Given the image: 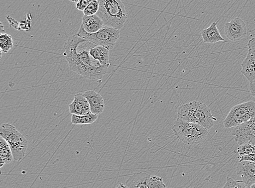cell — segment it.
Masks as SVG:
<instances>
[{"mask_svg":"<svg viewBox=\"0 0 255 188\" xmlns=\"http://www.w3.org/2000/svg\"><path fill=\"white\" fill-rule=\"evenodd\" d=\"M94 44L78 34L70 37L64 44V55L69 63L70 71L78 74L90 80H102L108 72L105 67L94 60L90 51Z\"/></svg>","mask_w":255,"mask_h":188,"instance_id":"cell-1","label":"cell"},{"mask_svg":"<svg viewBox=\"0 0 255 188\" xmlns=\"http://www.w3.org/2000/svg\"><path fill=\"white\" fill-rule=\"evenodd\" d=\"M99 9L97 13L104 25L120 30L128 19L126 6L122 0H98Z\"/></svg>","mask_w":255,"mask_h":188,"instance_id":"cell-3","label":"cell"},{"mask_svg":"<svg viewBox=\"0 0 255 188\" xmlns=\"http://www.w3.org/2000/svg\"><path fill=\"white\" fill-rule=\"evenodd\" d=\"M248 48L255 50V38L251 39L248 42Z\"/></svg>","mask_w":255,"mask_h":188,"instance_id":"cell-28","label":"cell"},{"mask_svg":"<svg viewBox=\"0 0 255 188\" xmlns=\"http://www.w3.org/2000/svg\"><path fill=\"white\" fill-rule=\"evenodd\" d=\"M151 176L145 173L134 174L130 176L126 185L128 188H149L148 182Z\"/></svg>","mask_w":255,"mask_h":188,"instance_id":"cell-16","label":"cell"},{"mask_svg":"<svg viewBox=\"0 0 255 188\" xmlns=\"http://www.w3.org/2000/svg\"><path fill=\"white\" fill-rule=\"evenodd\" d=\"M91 56L102 65L109 67L110 50L102 46H95L90 49Z\"/></svg>","mask_w":255,"mask_h":188,"instance_id":"cell-17","label":"cell"},{"mask_svg":"<svg viewBox=\"0 0 255 188\" xmlns=\"http://www.w3.org/2000/svg\"><path fill=\"white\" fill-rule=\"evenodd\" d=\"M236 173L241 176L243 181L249 188L255 184V163L250 161L239 162L236 169Z\"/></svg>","mask_w":255,"mask_h":188,"instance_id":"cell-10","label":"cell"},{"mask_svg":"<svg viewBox=\"0 0 255 188\" xmlns=\"http://www.w3.org/2000/svg\"><path fill=\"white\" fill-rule=\"evenodd\" d=\"M79 36L84 38L97 46L105 47L109 50L114 48L119 39L120 38V31L118 29L104 26L99 31L95 33H88L81 25Z\"/></svg>","mask_w":255,"mask_h":188,"instance_id":"cell-6","label":"cell"},{"mask_svg":"<svg viewBox=\"0 0 255 188\" xmlns=\"http://www.w3.org/2000/svg\"><path fill=\"white\" fill-rule=\"evenodd\" d=\"M237 145L249 144L255 145V115L243 124L230 129Z\"/></svg>","mask_w":255,"mask_h":188,"instance_id":"cell-8","label":"cell"},{"mask_svg":"<svg viewBox=\"0 0 255 188\" xmlns=\"http://www.w3.org/2000/svg\"><path fill=\"white\" fill-rule=\"evenodd\" d=\"M69 108L72 114L84 115L91 112L90 103L81 93L76 94L74 101L69 105Z\"/></svg>","mask_w":255,"mask_h":188,"instance_id":"cell-12","label":"cell"},{"mask_svg":"<svg viewBox=\"0 0 255 188\" xmlns=\"http://www.w3.org/2000/svg\"><path fill=\"white\" fill-rule=\"evenodd\" d=\"M90 103L91 112L94 114H102L105 109V102L103 97L99 93L91 90L83 93Z\"/></svg>","mask_w":255,"mask_h":188,"instance_id":"cell-13","label":"cell"},{"mask_svg":"<svg viewBox=\"0 0 255 188\" xmlns=\"http://www.w3.org/2000/svg\"><path fill=\"white\" fill-rule=\"evenodd\" d=\"M249 90H250L251 95L255 98V82L250 84V85H249Z\"/></svg>","mask_w":255,"mask_h":188,"instance_id":"cell-27","label":"cell"},{"mask_svg":"<svg viewBox=\"0 0 255 188\" xmlns=\"http://www.w3.org/2000/svg\"><path fill=\"white\" fill-rule=\"evenodd\" d=\"M116 188H128V187L126 185L120 183Z\"/></svg>","mask_w":255,"mask_h":188,"instance_id":"cell-29","label":"cell"},{"mask_svg":"<svg viewBox=\"0 0 255 188\" xmlns=\"http://www.w3.org/2000/svg\"><path fill=\"white\" fill-rule=\"evenodd\" d=\"M14 46L13 38L7 33H3L0 36V48L2 52L7 53Z\"/></svg>","mask_w":255,"mask_h":188,"instance_id":"cell-20","label":"cell"},{"mask_svg":"<svg viewBox=\"0 0 255 188\" xmlns=\"http://www.w3.org/2000/svg\"><path fill=\"white\" fill-rule=\"evenodd\" d=\"M69 1L74 2L75 3H78L80 1V0H69Z\"/></svg>","mask_w":255,"mask_h":188,"instance_id":"cell-31","label":"cell"},{"mask_svg":"<svg viewBox=\"0 0 255 188\" xmlns=\"http://www.w3.org/2000/svg\"><path fill=\"white\" fill-rule=\"evenodd\" d=\"M248 29L246 23L239 17H236L225 25V34L231 41L240 40L246 36Z\"/></svg>","mask_w":255,"mask_h":188,"instance_id":"cell-9","label":"cell"},{"mask_svg":"<svg viewBox=\"0 0 255 188\" xmlns=\"http://www.w3.org/2000/svg\"><path fill=\"white\" fill-rule=\"evenodd\" d=\"M237 152L240 156L255 154V145L247 144L239 146Z\"/></svg>","mask_w":255,"mask_h":188,"instance_id":"cell-24","label":"cell"},{"mask_svg":"<svg viewBox=\"0 0 255 188\" xmlns=\"http://www.w3.org/2000/svg\"><path fill=\"white\" fill-rule=\"evenodd\" d=\"M242 161H250L255 163V153L251 155L240 156L239 162Z\"/></svg>","mask_w":255,"mask_h":188,"instance_id":"cell-26","label":"cell"},{"mask_svg":"<svg viewBox=\"0 0 255 188\" xmlns=\"http://www.w3.org/2000/svg\"><path fill=\"white\" fill-rule=\"evenodd\" d=\"M98 118V115L92 112L84 115L72 114V122L74 125H90Z\"/></svg>","mask_w":255,"mask_h":188,"instance_id":"cell-19","label":"cell"},{"mask_svg":"<svg viewBox=\"0 0 255 188\" xmlns=\"http://www.w3.org/2000/svg\"><path fill=\"white\" fill-rule=\"evenodd\" d=\"M4 29H3V26L2 25V23H1V34H3V33H4Z\"/></svg>","mask_w":255,"mask_h":188,"instance_id":"cell-30","label":"cell"},{"mask_svg":"<svg viewBox=\"0 0 255 188\" xmlns=\"http://www.w3.org/2000/svg\"><path fill=\"white\" fill-rule=\"evenodd\" d=\"M222 188H249L243 181H236L232 178H227L226 184Z\"/></svg>","mask_w":255,"mask_h":188,"instance_id":"cell-23","label":"cell"},{"mask_svg":"<svg viewBox=\"0 0 255 188\" xmlns=\"http://www.w3.org/2000/svg\"><path fill=\"white\" fill-rule=\"evenodd\" d=\"M173 130L178 139L189 145L203 142L209 135L208 130L202 126L178 117L173 126Z\"/></svg>","mask_w":255,"mask_h":188,"instance_id":"cell-4","label":"cell"},{"mask_svg":"<svg viewBox=\"0 0 255 188\" xmlns=\"http://www.w3.org/2000/svg\"><path fill=\"white\" fill-rule=\"evenodd\" d=\"M241 73L250 84L255 82V50L249 49L247 57L241 64Z\"/></svg>","mask_w":255,"mask_h":188,"instance_id":"cell-11","label":"cell"},{"mask_svg":"<svg viewBox=\"0 0 255 188\" xmlns=\"http://www.w3.org/2000/svg\"><path fill=\"white\" fill-rule=\"evenodd\" d=\"M250 188H255V184H253L251 187Z\"/></svg>","mask_w":255,"mask_h":188,"instance_id":"cell-32","label":"cell"},{"mask_svg":"<svg viewBox=\"0 0 255 188\" xmlns=\"http://www.w3.org/2000/svg\"><path fill=\"white\" fill-rule=\"evenodd\" d=\"M149 188H167L164 184L163 179L157 176H151L148 182Z\"/></svg>","mask_w":255,"mask_h":188,"instance_id":"cell-22","label":"cell"},{"mask_svg":"<svg viewBox=\"0 0 255 188\" xmlns=\"http://www.w3.org/2000/svg\"><path fill=\"white\" fill-rule=\"evenodd\" d=\"M14 160L12 151L8 143L2 137H0V161L1 167L8 164Z\"/></svg>","mask_w":255,"mask_h":188,"instance_id":"cell-18","label":"cell"},{"mask_svg":"<svg viewBox=\"0 0 255 188\" xmlns=\"http://www.w3.org/2000/svg\"><path fill=\"white\" fill-rule=\"evenodd\" d=\"M255 115V102L248 101L233 107L224 121V127L228 129L239 126L251 120Z\"/></svg>","mask_w":255,"mask_h":188,"instance_id":"cell-7","label":"cell"},{"mask_svg":"<svg viewBox=\"0 0 255 188\" xmlns=\"http://www.w3.org/2000/svg\"><path fill=\"white\" fill-rule=\"evenodd\" d=\"M217 22H213L211 26L201 31V35L204 42L206 44H215L224 42L225 40L221 36L217 27Z\"/></svg>","mask_w":255,"mask_h":188,"instance_id":"cell-14","label":"cell"},{"mask_svg":"<svg viewBox=\"0 0 255 188\" xmlns=\"http://www.w3.org/2000/svg\"><path fill=\"white\" fill-rule=\"evenodd\" d=\"M93 0H80V1L76 4V9L79 10L84 11Z\"/></svg>","mask_w":255,"mask_h":188,"instance_id":"cell-25","label":"cell"},{"mask_svg":"<svg viewBox=\"0 0 255 188\" xmlns=\"http://www.w3.org/2000/svg\"><path fill=\"white\" fill-rule=\"evenodd\" d=\"M177 114L178 118L197 123L208 131L217 120L206 104L196 101L181 105L178 109Z\"/></svg>","mask_w":255,"mask_h":188,"instance_id":"cell-2","label":"cell"},{"mask_svg":"<svg viewBox=\"0 0 255 188\" xmlns=\"http://www.w3.org/2000/svg\"><path fill=\"white\" fill-rule=\"evenodd\" d=\"M99 9V2L98 0H93V1L88 4V6L84 11V15L92 16L96 15Z\"/></svg>","mask_w":255,"mask_h":188,"instance_id":"cell-21","label":"cell"},{"mask_svg":"<svg viewBox=\"0 0 255 188\" xmlns=\"http://www.w3.org/2000/svg\"><path fill=\"white\" fill-rule=\"evenodd\" d=\"M88 33H95L105 25L103 21L97 15L83 16L81 25Z\"/></svg>","mask_w":255,"mask_h":188,"instance_id":"cell-15","label":"cell"},{"mask_svg":"<svg viewBox=\"0 0 255 188\" xmlns=\"http://www.w3.org/2000/svg\"><path fill=\"white\" fill-rule=\"evenodd\" d=\"M0 136L9 145L14 160L19 161L25 156L28 145V141L14 126L3 123L1 127Z\"/></svg>","mask_w":255,"mask_h":188,"instance_id":"cell-5","label":"cell"}]
</instances>
